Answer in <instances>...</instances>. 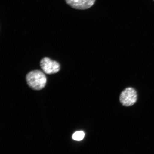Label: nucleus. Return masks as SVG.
I'll list each match as a JSON object with an SVG mask.
<instances>
[{"label":"nucleus","instance_id":"f03ea898","mask_svg":"<svg viewBox=\"0 0 154 154\" xmlns=\"http://www.w3.org/2000/svg\"><path fill=\"white\" fill-rule=\"evenodd\" d=\"M40 66L43 72L47 74H56L60 70V65L59 62L48 57H44L41 60Z\"/></svg>","mask_w":154,"mask_h":154},{"label":"nucleus","instance_id":"423d86ee","mask_svg":"<svg viewBox=\"0 0 154 154\" xmlns=\"http://www.w3.org/2000/svg\"></svg>","mask_w":154,"mask_h":154},{"label":"nucleus","instance_id":"f257e3e1","mask_svg":"<svg viewBox=\"0 0 154 154\" xmlns=\"http://www.w3.org/2000/svg\"><path fill=\"white\" fill-rule=\"evenodd\" d=\"M28 85L32 89L39 90L45 87L47 82V78L42 71L36 70L31 71L26 76Z\"/></svg>","mask_w":154,"mask_h":154},{"label":"nucleus","instance_id":"39448f33","mask_svg":"<svg viewBox=\"0 0 154 154\" xmlns=\"http://www.w3.org/2000/svg\"><path fill=\"white\" fill-rule=\"evenodd\" d=\"M85 135V134L82 131H77L73 134L72 136V139L77 141H80L83 139Z\"/></svg>","mask_w":154,"mask_h":154},{"label":"nucleus","instance_id":"7ed1b4c3","mask_svg":"<svg viewBox=\"0 0 154 154\" xmlns=\"http://www.w3.org/2000/svg\"><path fill=\"white\" fill-rule=\"evenodd\" d=\"M120 99L121 103L126 106L134 105L137 100L136 90L131 88H126L121 93Z\"/></svg>","mask_w":154,"mask_h":154},{"label":"nucleus","instance_id":"20e7f679","mask_svg":"<svg viewBox=\"0 0 154 154\" xmlns=\"http://www.w3.org/2000/svg\"><path fill=\"white\" fill-rule=\"evenodd\" d=\"M67 4L72 8L79 10L90 8L95 2L96 0H65Z\"/></svg>","mask_w":154,"mask_h":154}]
</instances>
